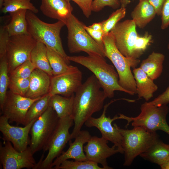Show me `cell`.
<instances>
[{"label":"cell","mask_w":169,"mask_h":169,"mask_svg":"<svg viewBox=\"0 0 169 169\" xmlns=\"http://www.w3.org/2000/svg\"><path fill=\"white\" fill-rule=\"evenodd\" d=\"M35 67L29 59L9 73L10 77L21 79L29 78Z\"/></svg>","instance_id":"cell-35"},{"label":"cell","mask_w":169,"mask_h":169,"mask_svg":"<svg viewBox=\"0 0 169 169\" xmlns=\"http://www.w3.org/2000/svg\"><path fill=\"white\" fill-rule=\"evenodd\" d=\"M9 77L8 88L10 91L14 94L25 96L29 88V78L23 79Z\"/></svg>","instance_id":"cell-34"},{"label":"cell","mask_w":169,"mask_h":169,"mask_svg":"<svg viewBox=\"0 0 169 169\" xmlns=\"http://www.w3.org/2000/svg\"><path fill=\"white\" fill-rule=\"evenodd\" d=\"M119 99L111 100L104 107L102 114L98 118L91 117L85 122L84 124L87 127H95L100 131L102 137L113 143L119 148L123 149L122 147V136L118 126L115 123L113 125V121L119 119V116L115 115L113 118L106 116V111L109 106L114 102Z\"/></svg>","instance_id":"cell-16"},{"label":"cell","mask_w":169,"mask_h":169,"mask_svg":"<svg viewBox=\"0 0 169 169\" xmlns=\"http://www.w3.org/2000/svg\"><path fill=\"white\" fill-rule=\"evenodd\" d=\"M10 36L6 25L0 28V59L6 55Z\"/></svg>","instance_id":"cell-37"},{"label":"cell","mask_w":169,"mask_h":169,"mask_svg":"<svg viewBox=\"0 0 169 169\" xmlns=\"http://www.w3.org/2000/svg\"><path fill=\"white\" fill-rule=\"evenodd\" d=\"M120 5L119 0H94L92 3L91 10L93 12H98L105 6L117 9Z\"/></svg>","instance_id":"cell-36"},{"label":"cell","mask_w":169,"mask_h":169,"mask_svg":"<svg viewBox=\"0 0 169 169\" xmlns=\"http://www.w3.org/2000/svg\"><path fill=\"white\" fill-rule=\"evenodd\" d=\"M68 46L70 53L84 52L88 55L105 57L104 48L96 42L86 30L85 25L72 14L67 19Z\"/></svg>","instance_id":"cell-7"},{"label":"cell","mask_w":169,"mask_h":169,"mask_svg":"<svg viewBox=\"0 0 169 169\" xmlns=\"http://www.w3.org/2000/svg\"><path fill=\"white\" fill-rule=\"evenodd\" d=\"M108 141L102 136H91L84 147L87 160L100 164L104 169L113 168L108 165L107 158L117 153H124L123 149L114 145L109 147Z\"/></svg>","instance_id":"cell-14"},{"label":"cell","mask_w":169,"mask_h":169,"mask_svg":"<svg viewBox=\"0 0 169 169\" xmlns=\"http://www.w3.org/2000/svg\"><path fill=\"white\" fill-rule=\"evenodd\" d=\"M4 0H0V8L1 9L3 7Z\"/></svg>","instance_id":"cell-46"},{"label":"cell","mask_w":169,"mask_h":169,"mask_svg":"<svg viewBox=\"0 0 169 169\" xmlns=\"http://www.w3.org/2000/svg\"><path fill=\"white\" fill-rule=\"evenodd\" d=\"M154 9L157 15L161 16L162 8L166 0H148Z\"/></svg>","instance_id":"cell-42"},{"label":"cell","mask_w":169,"mask_h":169,"mask_svg":"<svg viewBox=\"0 0 169 169\" xmlns=\"http://www.w3.org/2000/svg\"><path fill=\"white\" fill-rule=\"evenodd\" d=\"M140 156L160 166L169 160V144L165 143L159 139Z\"/></svg>","instance_id":"cell-22"},{"label":"cell","mask_w":169,"mask_h":169,"mask_svg":"<svg viewBox=\"0 0 169 169\" xmlns=\"http://www.w3.org/2000/svg\"><path fill=\"white\" fill-rule=\"evenodd\" d=\"M47 50L53 75L63 73L68 69L70 65L62 56L55 51L47 47Z\"/></svg>","instance_id":"cell-31"},{"label":"cell","mask_w":169,"mask_h":169,"mask_svg":"<svg viewBox=\"0 0 169 169\" xmlns=\"http://www.w3.org/2000/svg\"><path fill=\"white\" fill-rule=\"evenodd\" d=\"M148 102L149 104L158 106L167 105L169 103V86L163 92L152 100Z\"/></svg>","instance_id":"cell-39"},{"label":"cell","mask_w":169,"mask_h":169,"mask_svg":"<svg viewBox=\"0 0 169 169\" xmlns=\"http://www.w3.org/2000/svg\"><path fill=\"white\" fill-rule=\"evenodd\" d=\"M89 26L95 30H102V25L101 22L94 23Z\"/></svg>","instance_id":"cell-43"},{"label":"cell","mask_w":169,"mask_h":169,"mask_svg":"<svg viewBox=\"0 0 169 169\" xmlns=\"http://www.w3.org/2000/svg\"><path fill=\"white\" fill-rule=\"evenodd\" d=\"M74 124L72 116L59 119L56 127L46 145L44 152L48 151L46 157L43 156L37 163V169H51L54 161L59 156L67 143L71 140L70 128Z\"/></svg>","instance_id":"cell-9"},{"label":"cell","mask_w":169,"mask_h":169,"mask_svg":"<svg viewBox=\"0 0 169 169\" xmlns=\"http://www.w3.org/2000/svg\"><path fill=\"white\" fill-rule=\"evenodd\" d=\"M10 77L6 56L0 59V106L1 109L5 100Z\"/></svg>","instance_id":"cell-29"},{"label":"cell","mask_w":169,"mask_h":169,"mask_svg":"<svg viewBox=\"0 0 169 169\" xmlns=\"http://www.w3.org/2000/svg\"><path fill=\"white\" fill-rule=\"evenodd\" d=\"M27 11L20 9L9 13L10 21L6 26L10 36L28 33L26 18Z\"/></svg>","instance_id":"cell-27"},{"label":"cell","mask_w":169,"mask_h":169,"mask_svg":"<svg viewBox=\"0 0 169 169\" xmlns=\"http://www.w3.org/2000/svg\"><path fill=\"white\" fill-rule=\"evenodd\" d=\"M0 145V161L3 169H36L37 163L29 147L19 151L9 141Z\"/></svg>","instance_id":"cell-13"},{"label":"cell","mask_w":169,"mask_h":169,"mask_svg":"<svg viewBox=\"0 0 169 169\" xmlns=\"http://www.w3.org/2000/svg\"><path fill=\"white\" fill-rule=\"evenodd\" d=\"M136 25L132 19L118 22L110 31L117 48L125 56L138 59L152 42L151 35L146 32L140 36Z\"/></svg>","instance_id":"cell-2"},{"label":"cell","mask_w":169,"mask_h":169,"mask_svg":"<svg viewBox=\"0 0 169 169\" xmlns=\"http://www.w3.org/2000/svg\"><path fill=\"white\" fill-rule=\"evenodd\" d=\"M121 7H125L129 4L131 2L130 0H119Z\"/></svg>","instance_id":"cell-44"},{"label":"cell","mask_w":169,"mask_h":169,"mask_svg":"<svg viewBox=\"0 0 169 169\" xmlns=\"http://www.w3.org/2000/svg\"><path fill=\"white\" fill-rule=\"evenodd\" d=\"M156 13L148 0L139 1L131 14L136 26L144 28L155 17Z\"/></svg>","instance_id":"cell-23"},{"label":"cell","mask_w":169,"mask_h":169,"mask_svg":"<svg viewBox=\"0 0 169 169\" xmlns=\"http://www.w3.org/2000/svg\"><path fill=\"white\" fill-rule=\"evenodd\" d=\"M82 74L77 67L70 65L61 74L51 77L49 94L69 97L74 94L82 84Z\"/></svg>","instance_id":"cell-12"},{"label":"cell","mask_w":169,"mask_h":169,"mask_svg":"<svg viewBox=\"0 0 169 169\" xmlns=\"http://www.w3.org/2000/svg\"><path fill=\"white\" fill-rule=\"evenodd\" d=\"M125 8L121 7L113 12L107 19L101 22L104 35H107L125 15Z\"/></svg>","instance_id":"cell-32"},{"label":"cell","mask_w":169,"mask_h":169,"mask_svg":"<svg viewBox=\"0 0 169 169\" xmlns=\"http://www.w3.org/2000/svg\"><path fill=\"white\" fill-rule=\"evenodd\" d=\"M162 169H169V160L160 166Z\"/></svg>","instance_id":"cell-45"},{"label":"cell","mask_w":169,"mask_h":169,"mask_svg":"<svg viewBox=\"0 0 169 169\" xmlns=\"http://www.w3.org/2000/svg\"><path fill=\"white\" fill-rule=\"evenodd\" d=\"M67 59L80 64L91 71L98 80L107 98H112L115 91L129 92L121 87L119 76L112 65L108 64L105 58L98 55L69 56Z\"/></svg>","instance_id":"cell-3"},{"label":"cell","mask_w":169,"mask_h":169,"mask_svg":"<svg viewBox=\"0 0 169 169\" xmlns=\"http://www.w3.org/2000/svg\"><path fill=\"white\" fill-rule=\"evenodd\" d=\"M36 119H34L24 127L10 125L8 119L3 115L0 117V131L5 141L11 142L14 148L19 151L26 150L29 145V134L31 127Z\"/></svg>","instance_id":"cell-17"},{"label":"cell","mask_w":169,"mask_h":169,"mask_svg":"<svg viewBox=\"0 0 169 169\" xmlns=\"http://www.w3.org/2000/svg\"><path fill=\"white\" fill-rule=\"evenodd\" d=\"M140 109L141 112L136 117H129L120 114L119 119L126 120L127 126L131 122L133 127L141 126L151 132L161 130L169 136V126L166 120L169 109L167 105L158 106L146 102L141 105Z\"/></svg>","instance_id":"cell-8"},{"label":"cell","mask_w":169,"mask_h":169,"mask_svg":"<svg viewBox=\"0 0 169 169\" xmlns=\"http://www.w3.org/2000/svg\"><path fill=\"white\" fill-rule=\"evenodd\" d=\"M51 95L48 94L34 102L29 108L26 115L25 125L37 119L46 110L49 106Z\"/></svg>","instance_id":"cell-28"},{"label":"cell","mask_w":169,"mask_h":169,"mask_svg":"<svg viewBox=\"0 0 169 169\" xmlns=\"http://www.w3.org/2000/svg\"><path fill=\"white\" fill-rule=\"evenodd\" d=\"M167 48L169 49V43H168V46H167Z\"/></svg>","instance_id":"cell-47"},{"label":"cell","mask_w":169,"mask_h":169,"mask_svg":"<svg viewBox=\"0 0 169 169\" xmlns=\"http://www.w3.org/2000/svg\"><path fill=\"white\" fill-rule=\"evenodd\" d=\"M74 95L69 97L55 95L51 96L49 106L52 107L59 119L72 116Z\"/></svg>","instance_id":"cell-25"},{"label":"cell","mask_w":169,"mask_h":169,"mask_svg":"<svg viewBox=\"0 0 169 169\" xmlns=\"http://www.w3.org/2000/svg\"><path fill=\"white\" fill-rule=\"evenodd\" d=\"M30 59L36 69L44 71L51 76L53 75L48 57L47 47L44 44L37 42L31 53Z\"/></svg>","instance_id":"cell-26"},{"label":"cell","mask_w":169,"mask_h":169,"mask_svg":"<svg viewBox=\"0 0 169 169\" xmlns=\"http://www.w3.org/2000/svg\"><path fill=\"white\" fill-rule=\"evenodd\" d=\"M118 129L122 138L124 166H130L137 156L146 151L159 139L156 131H150L141 126H134L131 130L118 127Z\"/></svg>","instance_id":"cell-6"},{"label":"cell","mask_w":169,"mask_h":169,"mask_svg":"<svg viewBox=\"0 0 169 169\" xmlns=\"http://www.w3.org/2000/svg\"><path fill=\"white\" fill-rule=\"evenodd\" d=\"M37 43L29 33L10 36L6 54L9 74L30 59Z\"/></svg>","instance_id":"cell-11"},{"label":"cell","mask_w":169,"mask_h":169,"mask_svg":"<svg viewBox=\"0 0 169 169\" xmlns=\"http://www.w3.org/2000/svg\"><path fill=\"white\" fill-rule=\"evenodd\" d=\"M40 98L31 99L9 91L7 93L5 100L1 109L3 115L8 119L9 123L14 122L17 125H25L26 116L29 108Z\"/></svg>","instance_id":"cell-15"},{"label":"cell","mask_w":169,"mask_h":169,"mask_svg":"<svg viewBox=\"0 0 169 169\" xmlns=\"http://www.w3.org/2000/svg\"><path fill=\"white\" fill-rule=\"evenodd\" d=\"M139 1L142 0H139Z\"/></svg>","instance_id":"cell-48"},{"label":"cell","mask_w":169,"mask_h":169,"mask_svg":"<svg viewBox=\"0 0 169 169\" xmlns=\"http://www.w3.org/2000/svg\"><path fill=\"white\" fill-rule=\"evenodd\" d=\"M74 2L82 10L83 13L87 18L91 14V5L94 0H69Z\"/></svg>","instance_id":"cell-38"},{"label":"cell","mask_w":169,"mask_h":169,"mask_svg":"<svg viewBox=\"0 0 169 169\" xmlns=\"http://www.w3.org/2000/svg\"><path fill=\"white\" fill-rule=\"evenodd\" d=\"M51 76L44 71L35 69L29 77V84L25 96L36 99L49 93Z\"/></svg>","instance_id":"cell-20"},{"label":"cell","mask_w":169,"mask_h":169,"mask_svg":"<svg viewBox=\"0 0 169 169\" xmlns=\"http://www.w3.org/2000/svg\"><path fill=\"white\" fill-rule=\"evenodd\" d=\"M103 42L105 57L112 62L119 76L120 86L127 91L129 95L136 94V83L131 68H136L140 62L139 59L126 57L116 46L113 36L110 32L104 35Z\"/></svg>","instance_id":"cell-4"},{"label":"cell","mask_w":169,"mask_h":169,"mask_svg":"<svg viewBox=\"0 0 169 169\" xmlns=\"http://www.w3.org/2000/svg\"><path fill=\"white\" fill-rule=\"evenodd\" d=\"M59 118L49 106L33 123L30 131L29 147L33 153L43 150L54 131Z\"/></svg>","instance_id":"cell-10"},{"label":"cell","mask_w":169,"mask_h":169,"mask_svg":"<svg viewBox=\"0 0 169 169\" xmlns=\"http://www.w3.org/2000/svg\"><path fill=\"white\" fill-rule=\"evenodd\" d=\"M85 29L91 37V38L101 46L104 48L103 42V37L104 34L102 30H95L89 26L85 25Z\"/></svg>","instance_id":"cell-40"},{"label":"cell","mask_w":169,"mask_h":169,"mask_svg":"<svg viewBox=\"0 0 169 169\" xmlns=\"http://www.w3.org/2000/svg\"><path fill=\"white\" fill-rule=\"evenodd\" d=\"M133 72L138 97L148 101L153 97L154 93L158 89V86L140 67L134 68Z\"/></svg>","instance_id":"cell-21"},{"label":"cell","mask_w":169,"mask_h":169,"mask_svg":"<svg viewBox=\"0 0 169 169\" xmlns=\"http://www.w3.org/2000/svg\"><path fill=\"white\" fill-rule=\"evenodd\" d=\"M40 10L48 18L61 21L65 23L72 14L73 8L69 0H41Z\"/></svg>","instance_id":"cell-19"},{"label":"cell","mask_w":169,"mask_h":169,"mask_svg":"<svg viewBox=\"0 0 169 169\" xmlns=\"http://www.w3.org/2000/svg\"><path fill=\"white\" fill-rule=\"evenodd\" d=\"M101 89L100 84L93 74L75 93L72 115L74 127L71 133V140L75 138L83 125L94 113L102 109L107 97Z\"/></svg>","instance_id":"cell-1"},{"label":"cell","mask_w":169,"mask_h":169,"mask_svg":"<svg viewBox=\"0 0 169 169\" xmlns=\"http://www.w3.org/2000/svg\"><path fill=\"white\" fill-rule=\"evenodd\" d=\"M56 169H104L98 164L89 160L85 161H63Z\"/></svg>","instance_id":"cell-33"},{"label":"cell","mask_w":169,"mask_h":169,"mask_svg":"<svg viewBox=\"0 0 169 169\" xmlns=\"http://www.w3.org/2000/svg\"><path fill=\"white\" fill-rule=\"evenodd\" d=\"M91 136L89 131L86 130H81L75 138L73 142L69 140V147L65 151L56 158L53 161L52 169H56L62 162L67 160L73 159L77 161L87 160L84 153V145L87 143Z\"/></svg>","instance_id":"cell-18"},{"label":"cell","mask_w":169,"mask_h":169,"mask_svg":"<svg viewBox=\"0 0 169 169\" xmlns=\"http://www.w3.org/2000/svg\"><path fill=\"white\" fill-rule=\"evenodd\" d=\"M161 16V28L163 30L169 26V0H166L162 8Z\"/></svg>","instance_id":"cell-41"},{"label":"cell","mask_w":169,"mask_h":169,"mask_svg":"<svg viewBox=\"0 0 169 169\" xmlns=\"http://www.w3.org/2000/svg\"><path fill=\"white\" fill-rule=\"evenodd\" d=\"M165 57L161 53L153 52L142 61L140 67L154 80L159 77L162 73Z\"/></svg>","instance_id":"cell-24"},{"label":"cell","mask_w":169,"mask_h":169,"mask_svg":"<svg viewBox=\"0 0 169 169\" xmlns=\"http://www.w3.org/2000/svg\"><path fill=\"white\" fill-rule=\"evenodd\" d=\"M33 0H4L1 12L4 14L20 9H26L36 14L38 9L31 2Z\"/></svg>","instance_id":"cell-30"},{"label":"cell","mask_w":169,"mask_h":169,"mask_svg":"<svg viewBox=\"0 0 169 169\" xmlns=\"http://www.w3.org/2000/svg\"><path fill=\"white\" fill-rule=\"evenodd\" d=\"M28 33L37 42L44 44L55 51L69 64L60 37V32L65 23L61 21L53 23L45 22L32 12L27 10L26 15Z\"/></svg>","instance_id":"cell-5"}]
</instances>
